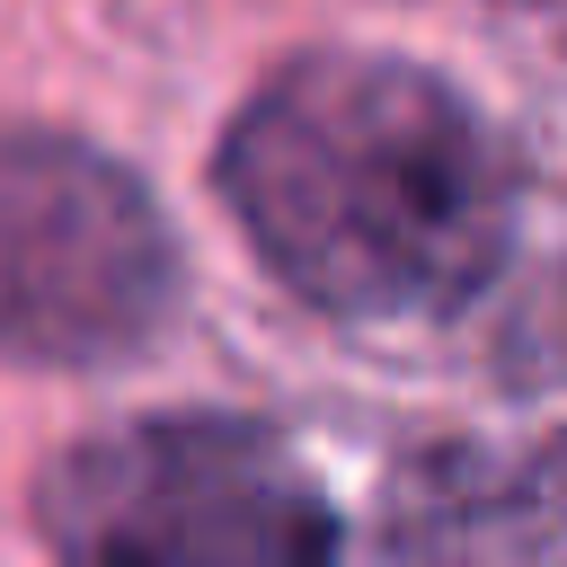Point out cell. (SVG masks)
Returning a JSON list of instances; mask_svg holds the SVG:
<instances>
[{"mask_svg": "<svg viewBox=\"0 0 567 567\" xmlns=\"http://www.w3.org/2000/svg\"><path fill=\"white\" fill-rule=\"evenodd\" d=\"M248 248L337 319H443L514 248L496 124L399 53L284 62L221 142Z\"/></svg>", "mask_w": 567, "mask_h": 567, "instance_id": "1", "label": "cell"}, {"mask_svg": "<svg viewBox=\"0 0 567 567\" xmlns=\"http://www.w3.org/2000/svg\"><path fill=\"white\" fill-rule=\"evenodd\" d=\"M62 567H337L301 452L248 416H142L44 478Z\"/></svg>", "mask_w": 567, "mask_h": 567, "instance_id": "2", "label": "cell"}, {"mask_svg": "<svg viewBox=\"0 0 567 567\" xmlns=\"http://www.w3.org/2000/svg\"><path fill=\"white\" fill-rule=\"evenodd\" d=\"M177 248L133 168L71 133H0V346L115 363L159 337Z\"/></svg>", "mask_w": 567, "mask_h": 567, "instance_id": "3", "label": "cell"}, {"mask_svg": "<svg viewBox=\"0 0 567 567\" xmlns=\"http://www.w3.org/2000/svg\"><path fill=\"white\" fill-rule=\"evenodd\" d=\"M399 567H567V505L532 470L443 461L408 487Z\"/></svg>", "mask_w": 567, "mask_h": 567, "instance_id": "4", "label": "cell"}, {"mask_svg": "<svg viewBox=\"0 0 567 567\" xmlns=\"http://www.w3.org/2000/svg\"><path fill=\"white\" fill-rule=\"evenodd\" d=\"M505 9H540V18H567V0H505Z\"/></svg>", "mask_w": 567, "mask_h": 567, "instance_id": "5", "label": "cell"}]
</instances>
